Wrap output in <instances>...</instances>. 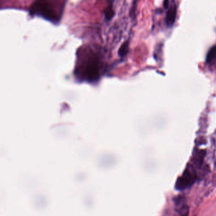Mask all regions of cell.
I'll return each mask as SVG.
<instances>
[{
	"mask_svg": "<svg viewBox=\"0 0 216 216\" xmlns=\"http://www.w3.org/2000/svg\"><path fill=\"white\" fill-rule=\"evenodd\" d=\"M176 13L177 10L175 6L171 7L169 8L167 13L166 18H165V21H166L167 24L169 25V26H171L174 23L176 17Z\"/></svg>",
	"mask_w": 216,
	"mask_h": 216,
	"instance_id": "4",
	"label": "cell"
},
{
	"mask_svg": "<svg viewBox=\"0 0 216 216\" xmlns=\"http://www.w3.org/2000/svg\"><path fill=\"white\" fill-rule=\"evenodd\" d=\"M181 216H188V214H183V215H181Z\"/></svg>",
	"mask_w": 216,
	"mask_h": 216,
	"instance_id": "6",
	"label": "cell"
},
{
	"mask_svg": "<svg viewBox=\"0 0 216 216\" xmlns=\"http://www.w3.org/2000/svg\"><path fill=\"white\" fill-rule=\"evenodd\" d=\"M195 173L190 167L186 168L181 177L177 179L176 187L179 190H184L191 186L195 181Z\"/></svg>",
	"mask_w": 216,
	"mask_h": 216,
	"instance_id": "3",
	"label": "cell"
},
{
	"mask_svg": "<svg viewBox=\"0 0 216 216\" xmlns=\"http://www.w3.org/2000/svg\"><path fill=\"white\" fill-rule=\"evenodd\" d=\"M58 1H37L31 7L30 11L32 15H39L54 23L60 20L63 11V5L57 4Z\"/></svg>",
	"mask_w": 216,
	"mask_h": 216,
	"instance_id": "2",
	"label": "cell"
},
{
	"mask_svg": "<svg viewBox=\"0 0 216 216\" xmlns=\"http://www.w3.org/2000/svg\"><path fill=\"white\" fill-rule=\"evenodd\" d=\"M101 51L92 46L81 47L77 51L75 75L80 81L93 82L98 81L105 65Z\"/></svg>",
	"mask_w": 216,
	"mask_h": 216,
	"instance_id": "1",
	"label": "cell"
},
{
	"mask_svg": "<svg viewBox=\"0 0 216 216\" xmlns=\"http://www.w3.org/2000/svg\"><path fill=\"white\" fill-rule=\"evenodd\" d=\"M207 61L209 63L216 61V47L214 46L211 49L207 57Z\"/></svg>",
	"mask_w": 216,
	"mask_h": 216,
	"instance_id": "5",
	"label": "cell"
}]
</instances>
